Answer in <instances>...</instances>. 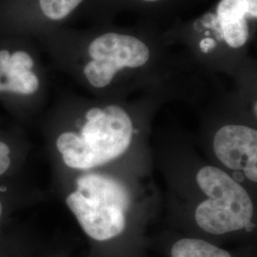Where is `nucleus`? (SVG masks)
<instances>
[{"label":"nucleus","instance_id":"1","mask_svg":"<svg viewBox=\"0 0 257 257\" xmlns=\"http://www.w3.org/2000/svg\"><path fill=\"white\" fill-rule=\"evenodd\" d=\"M86 119L80 136L67 132L57 138L56 147L66 165L88 170L103 165L127 151L133 137V124L119 106L92 108L87 111Z\"/></svg>","mask_w":257,"mask_h":257},{"label":"nucleus","instance_id":"2","mask_svg":"<svg viewBox=\"0 0 257 257\" xmlns=\"http://www.w3.org/2000/svg\"><path fill=\"white\" fill-rule=\"evenodd\" d=\"M209 199L195 211V221L212 234H224L245 228L251 220L253 205L246 190L230 175L215 167H204L196 176Z\"/></svg>","mask_w":257,"mask_h":257},{"label":"nucleus","instance_id":"3","mask_svg":"<svg viewBox=\"0 0 257 257\" xmlns=\"http://www.w3.org/2000/svg\"><path fill=\"white\" fill-rule=\"evenodd\" d=\"M92 61L84 74L94 88H104L124 68H139L147 63L150 50L137 37L108 33L96 37L88 49Z\"/></svg>","mask_w":257,"mask_h":257},{"label":"nucleus","instance_id":"4","mask_svg":"<svg viewBox=\"0 0 257 257\" xmlns=\"http://www.w3.org/2000/svg\"><path fill=\"white\" fill-rule=\"evenodd\" d=\"M66 202L86 234L94 240H109L125 230V212L118 208L93 204L77 192L71 193Z\"/></svg>","mask_w":257,"mask_h":257},{"label":"nucleus","instance_id":"5","mask_svg":"<svg viewBox=\"0 0 257 257\" xmlns=\"http://www.w3.org/2000/svg\"><path fill=\"white\" fill-rule=\"evenodd\" d=\"M213 150L229 169L244 170L248 161L257 156V132L242 125L224 126L214 137Z\"/></svg>","mask_w":257,"mask_h":257},{"label":"nucleus","instance_id":"6","mask_svg":"<svg viewBox=\"0 0 257 257\" xmlns=\"http://www.w3.org/2000/svg\"><path fill=\"white\" fill-rule=\"evenodd\" d=\"M257 0H221L217 18L223 37L231 48L244 46L248 38V19H256Z\"/></svg>","mask_w":257,"mask_h":257},{"label":"nucleus","instance_id":"7","mask_svg":"<svg viewBox=\"0 0 257 257\" xmlns=\"http://www.w3.org/2000/svg\"><path fill=\"white\" fill-rule=\"evenodd\" d=\"M77 193L96 205L118 208L126 212L131 196L124 185L114 178L99 174L82 175L76 180Z\"/></svg>","mask_w":257,"mask_h":257},{"label":"nucleus","instance_id":"8","mask_svg":"<svg viewBox=\"0 0 257 257\" xmlns=\"http://www.w3.org/2000/svg\"><path fill=\"white\" fill-rule=\"evenodd\" d=\"M172 257H231L230 253L200 239L185 238L172 248Z\"/></svg>","mask_w":257,"mask_h":257},{"label":"nucleus","instance_id":"9","mask_svg":"<svg viewBox=\"0 0 257 257\" xmlns=\"http://www.w3.org/2000/svg\"><path fill=\"white\" fill-rule=\"evenodd\" d=\"M38 88L39 80L32 70L11 74L6 78V92L29 95L37 92Z\"/></svg>","mask_w":257,"mask_h":257},{"label":"nucleus","instance_id":"10","mask_svg":"<svg viewBox=\"0 0 257 257\" xmlns=\"http://www.w3.org/2000/svg\"><path fill=\"white\" fill-rule=\"evenodd\" d=\"M83 0H39L42 13L48 19L61 20L68 17Z\"/></svg>","mask_w":257,"mask_h":257},{"label":"nucleus","instance_id":"11","mask_svg":"<svg viewBox=\"0 0 257 257\" xmlns=\"http://www.w3.org/2000/svg\"><path fill=\"white\" fill-rule=\"evenodd\" d=\"M34 66V60L32 56L26 52L19 51L11 55L9 68L3 73L5 78L11 74L22 73L26 71H31Z\"/></svg>","mask_w":257,"mask_h":257},{"label":"nucleus","instance_id":"12","mask_svg":"<svg viewBox=\"0 0 257 257\" xmlns=\"http://www.w3.org/2000/svg\"><path fill=\"white\" fill-rule=\"evenodd\" d=\"M10 148L7 144L0 141V175H4L11 166Z\"/></svg>","mask_w":257,"mask_h":257},{"label":"nucleus","instance_id":"13","mask_svg":"<svg viewBox=\"0 0 257 257\" xmlns=\"http://www.w3.org/2000/svg\"><path fill=\"white\" fill-rule=\"evenodd\" d=\"M244 173L246 177L252 182L257 181V156L252 157L244 168Z\"/></svg>","mask_w":257,"mask_h":257},{"label":"nucleus","instance_id":"14","mask_svg":"<svg viewBox=\"0 0 257 257\" xmlns=\"http://www.w3.org/2000/svg\"><path fill=\"white\" fill-rule=\"evenodd\" d=\"M0 92H6V78L0 72Z\"/></svg>","mask_w":257,"mask_h":257},{"label":"nucleus","instance_id":"15","mask_svg":"<svg viewBox=\"0 0 257 257\" xmlns=\"http://www.w3.org/2000/svg\"><path fill=\"white\" fill-rule=\"evenodd\" d=\"M253 108H254V114H255V115H256V114H257L256 102H255V103H254V106H253Z\"/></svg>","mask_w":257,"mask_h":257},{"label":"nucleus","instance_id":"16","mask_svg":"<svg viewBox=\"0 0 257 257\" xmlns=\"http://www.w3.org/2000/svg\"><path fill=\"white\" fill-rule=\"evenodd\" d=\"M1 215H2V205L0 203V218H1Z\"/></svg>","mask_w":257,"mask_h":257},{"label":"nucleus","instance_id":"17","mask_svg":"<svg viewBox=\"0 0 257 257\" xmlns=\"http://www.w3.org/2000/svg\"><path fill=\"white\" fill-rule=\"evenodd\" d=\"M142 1H146V2H156V1H158V0H142Z\"/></svg>","mask_w":257,"mask_h":257}]
</instances>
